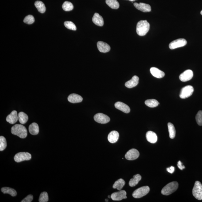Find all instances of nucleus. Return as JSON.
<instances>
[{
    "label": "nucleus",
    "instance_id": "1",
    "mask_svg": "<svg viewBox=\"0 0 202 202\" xmlns=\"http://www.w3.org/2000/svg\"><path fill=\"white\" fill-rule=\"evenodd\" d=\"M11 132L13 134L16 135L22 139L25 138L28 135L27 129L21 124H16L12 127Z\"/></svg>",
    "mask_w": 202,
    "mask_h": 202
},
{
    "label": "nucleus",
    "instance_id": "2",
    "mask_svg": "<svg viewBox=\"0 0 202 202\" xmlns=\"http://www.w3.org/2000/svg\"><path fill=\"white\" fill-rule=\"evenodd\" d=\"M149 28L150 24L147 20H141L137 23L136 32L139 36H144L149 31Z\"/></svg>",
    "mask_w": 202,
    "mask_h": 202
},
{
    "label": "nucleus",
    "instance_id": "3",
    "mask_svg": "<svg viewBox=\"0 0 202 202\" xmlns=\"http://www.w3.org/2000/svg\"><path fill=\"white\" fill-rule=\"evenodd\" d=\"M179 184L176 181H173L168 184L163 188L161 193L165 196H169L175 192L178 189Z\"/></svg>",
    "mask_w": 202,
    "mask_h": 202
},
{
    "label": "nucleus",
    "instance_id": "4",
    "mask_svg": "<svg viewBox=\"0 0 202 202\" xmlns=\"http://www.w3.org/2000/svg\"><path fill=\"white\" fill-rule=\"evenodd\" d=\"M192 194L196 198L202 200V185L199 181H196L192 190Z\"/></svg>",
    "mask_w": 202,
    "mask_h": 202
},
{
    "label": "nucleus",
    "instance_id": "5",
    "mask_svg": "<svg viewBox=\"0 0 202 202\" xmlns=\"http://www.w3.org/2000/svg\"><path fill=\"white\" fill-rule=\"evenodd\" d=\"M150 188L148 186H144L138 188L133 192L132 196L135 198H140L146 196L149 192Z\"/></svg>",
    "mask_w": 202,
    "mask_h": 202
},
{
    "label": "nucleus",
    "instance_id": "6",
    "mask_svg": "<svg viewBox=\"0 0 202 202\" xmlns=\"http://www.w3.org/2000/svg\"><path fill=\"white\" fill-rule=\"evenodd\" d=\"M193 91L194 89L192 86H186L181 89L180 94V97L181 99H186L191 96Z\"/></svg>",
    "mask_w": 202,
    "mask_h": 202
},
{
    "label": "nucleus",
    "instance_id": "7",
    "mask_svg": "<svg viewBox=\"0 0 202 202\" xmlns=\"http://www.w3.org/2000/svg\"><path fill=\"white\" fill-rule=\"evenodd\" d=\"M32 158V155L28 152H19L15 155L14 159L15 161L20 162L23 161L30 160Z\"/></svg>",
    "mask_w": 202,
    "mask_h": 202
},
{
    "label": "nucleus",
    "instance_id": "8",
    "mask_svg": "<svg viewBox=\"0 0 202 202\" xmlns=\"http://www.w3.org/2000/svg\"><path fill=\"white\" fill-rule=\"evenodd\" d=\"M187 44V41L186 39L181 38L176 39L171 42L169 45V48L171 50L183 47Z\"/></svg>",
    "mask_w": 202,
    "mask_h": 202
},
{
    "label": "nucleus",
    "instance_id": "9",
    "mask_svg": "<svg viewBox=\"0 0 202 202\" xmlns=\"http://www.w3.org/2000/svg\"><path fill=\"white\" fill-rule=\"evenodd\" d=\"M94 119L96 122L102 124L107 123L110 121V118L108 116L102 113H98L95 115L94 116Z\"/></svg>",
    "mask_w": 202,
    "mask_h": 202
},
{
    "label": "nucleus",
    "instance_id": "10",
    "mask_svg": "<svg viewBox=\"0 0 202 202\" xmlns=\"http://www.w3.org/2000/svg\"><path fill=\"white\" fill-rule=\"evenodd\" d=\"M140 153L137 150L132 149L127 152L125 158L128 160H134L138 158Z\"/></svg>",
    "mask_w": 202,
    "mask_h": 202
},
{
    "label": "nucleus",
    "instance_id": "11",
    "mask_svg": "<svg viewBox=\"0 0 202 202\" xmlns=\"http://www.w3.org/2000/svg\"><path fill=\"white\" fill-rule=\"evenodd\" d=\"M127 193L124 190L114 192L112 194L111 198L113 200L121 201L124 199H126L127 198Z\"/></svg>",
    "mask_w": 202,
    "mask_h": 202
},
{
    "label": "nucleus",
    "instance_id": "12",
    "mask_svg": "<svg viewBox=\"0 0 202 202\" xmlns=\"http://www.w3.org/2000/svg\"><path fill=\"white\" fill-rule=\"evenodd\" d=\"M193 76V72L191 70H185L179 76V79L182 82H186L191 80Z\"/></svg>",
    "mask_w": 202,
    "mask_h": 202
},
{
    "label": "nucleus",
    "instance_id": "13",
    "mask_svg": "<svg viewBox=\"0 0 202 202\" xmlns=\"http://www.w3.org/2000/svg\"><path fill=\"white\" fill-rule=\"evenodd\" d=\"M134 5L138 10L141 11L144 13L151 11V6L147 4L140 3L138 4L137 3H134Z\"/></svg>",
    "mask_w": 202,
    "mask_h": 202
},
{
    "label": "nucleus",
    "instance_id": "14",
    "mask_svg": "<svg viewBox=\"0 0 202 202\" xmlns=\"http://www.w3.org/2000/svg\"><path fill=\"white\" fill-rule=\"evenodd\" d=\"M98 50L101 53L108 52L110 50V47L107 43L102 41H99L97 43Z\"/></svg>",
    "mask_w": 202,
    "mask_h": 202
},
{
    "label": "nucleus",
    "instance_id": "15",
    "mask_svg": "<svg viewBox=\"0 0 202 202\" xmlns=\"http://www.w3.org/2000/svg\"><path fill=\"white\" fill-rule=\"evenodd\" d=\"M115 106L116 108L126 114L129 113L130 111V109L129 106L122 102H116L115 104Z\"/></svg>",
    "mask_w": 202,
    "mask_h": 202
},
{
    "label": "nucleus",
    "instance_id": "16",
    "mask_svg": "<svg viewBox=\"0 0 202 202\" xmlns=\"http://www.w3.org/2000/svg\"><path fill=\"white\" fill-rule=\"evenodd\" d=\"M18 119V115L16 110L12 111L11 114L6 117L7 122L11 124H14L17 122Z\"/></svg>",
    "mask_w": 202,
    "mask_h": 202
},
{
    "label": "nucleus",
    "instance_id": "17",
    "mask_svg": "<svg viewBox=\"0 0 202 202\" xmlns=\"http://www.w3.org/2000/svg\"><path fill=\"white\" fill-rule=\"evenodd\" d=\"M68 100L72 103H80L82 102L83 98L80 95L76 94H72L68 97Z\"/></svg>",
    "mask_w": 202,
    "mask_h": 202
},
{
    "label": "nucleus",
    "instance_id": "18",
    "mask_svg": "<svg viewBox=\"0 0 202 202\" xmlns=\"http://www.w3.org/2000/svg\"><path fill=\"white\" fill-rule=\"evenodd\" d=\"M92 21L94 24L99 26H103L104 24L103 17L97 13H95L94 14Z\"/></svg>",
    "mask_w": 202,
    "mask_h": 202
},
{
    "label": "nucleus",
    "instance_id": "19",
    "mask_svg": "<svg viewBox=\"0 0 202 202\" xmlns=\"http://www.w3.org/2000/svg\"><path fill=\"white\" fill-rule=\"evenodd\" d=\"M150 72L154 77L158 78H161L164 77L165 75L164 72L155 67L151 68L150 69Z\"/></svg>",
    "mask_w": 202,
    "mask_h": 202
},
{
    "label": "nucleus",
    "instance_id": "20",
    "mask_svg": "<svg viewBox=\"0 0 202 202\" xmlns=\"http://www.w3.org/2000/svg\"><path fill=\"white\" fill-rule=\"evenodd\" d=\"M119 137V134L117 131H113L110 132L108 136V140L110 142L114 143L117 142Z\"/></svg>",
    "mask_w": 202,
    "mask_h": 202
},
{
    "label": "nucleus",
    "instance_id": "21",
    "mask_svg": "<svg viewBox=\"0 0 202 202\" xmlns=\"http://www.w3.org/2000/svg\"><path fill=\"white\" fill-rule=\"evenodd\" d=\"M146 136L147 140L150 143H155L157 141L158 137L156 134L152 131L147 132Z\"/></svg>",
    "mask_w": 202,
    "mask_h": 202
},
{
    "label": "nucleus",
    "instance_id": "22",
    "mask_svg": "<svg viewBox=\"0 0 202 202\" xmlns=\"http://www.w3.org/2000/svg\"><path fill=\"white\" fill-rule=\"evenodd\" d=\"M139 81V78L137 76H133L131 80L125 83V87L129 88H133L137 85Z\"/></svg>",
    "mask_w": 202,
    "mask_h": 202
},
{
    "label": "nucleus",
    "instance_id": "23",
    "mask_svg": "<svg viewBox=\"0 0 202 202\" xmlns=\"http://www.w3.org/2000/svg\"><path fill=\"white\" fill-rule=\"evenodd\" d=\"M29 132L31 134L33 135H37L39 132V127L38 124L36 123L33 122L29 125Z\"/></svg>",
    "mask_w": 202,
    "mask_h": 202
},
{
    "label": "nucleus",
    "instance_id": "24",
    "mask_svg": "<svg viewBox=\"0 0 202 202\" xmlns=\"http://www.w3.org/2000/svg\"><path fill=\"white\" fill-rule=\"evenodd\" d=\"M142 179L141 176L139 174L135 175L133 176V178L130 180L129 182V185L131 187L135 186L137 185L139 181Z\"/></svg>",
    "mask_w": 202,
    "mask_h": 202
},
{
    "label": "nucleus",
    "instance_id": "25",
    "mask_svg": "<svg viewBox=\"0 0 202 202\" xmlns=\"http://www.w3.org/2000/svg\"><path fill=\"white\" fill-rule=\"evenodd\" d=\"M125 181L122 179H120L115 182L114 185H113V188L114 189H117L118 191H121L125 185Z\"/></svg>",
    "mask_w": 202,
    "mask_h": 202
},
{
    "label": "nucleus",
    "instance_id": "26",
    "mask_svg": "<svg viewBox=\"0 0 202 202\" xmlns=\"http://www.w3.org/2000/svg\"><path fill=\"white\" fill-rule=\"evenodd\" d=\"M35 6L38 9V11L41 13H44L46 11V7L44 4L40 1H37L35 3Z\"/></svg>",
    "mask_w": 202,
    "mask_h": 202
},
{
    "label": "nucleus",
    "instance_id": "27",
    "mask_svg": "<svg viewBox=\"0 0 202 202\" xmlns=\"http://www.w3.org/2000/svg\"><path fill=\"white\" fill-rule=\"evenodd\" d=\"M1 191L4 194L8 193L12 196H17V193L16 191L13 188L9 187H4L1 189Z\"/></svg>",
    "mask_w": 202,
    "mask_h": 202
},
{
    "label": "nucleus",
    "instance_id": "28",
    "mask_svg": "<svg viewBox=\"0 0 202 202\" xmlns=\"http://www.w3.org/2000/svg\"><path fill=\"white\" fill-rule=\"evenodd\" d=\"M106 4L113 9H118L119 4L117 0H106Z\"/></svg>",
    "mask_w": 202,
    "mask_h": 202
},
{
    "label": "nucleus",
    "instance_id": "29",
    "mask_svg": "<svg viewBox=\"0 0 202 202\" xmlns=\"http://www.w3.org/2000/svg\"><path fill=\"white\" fill-rule=\"evenodd\" d=\"M168 127L169 136L171 139H174L176 136V129H175L174 125L171 123L169 122L168 124Z\"/></svg>",
    "mask_w": 202,
    "mask_h": 202
},
{
    "label": "nucleus",
    "instance_id": "30",
    "mask_svg": "<svg viewBox=\"0 0 202 202\" xmlns=\"http://www.w3.org/2000/svg\"><path fill=\"white\" fill-rule=\"evenodd\" d=\"M18 119L20 123L24 124L28 121V117L25 113L23 112H20L18 114Z\"/></svg>",
    "mask_w": 202,
    "mask_h": 202
},
{
    "label": "nucleus",
    "instance_id": "31",
    "mask_svg": "<svg viewBox=\"0 0 202 202\" xmlns=\"http://www.w3.org/2000/svg\"><path fill=\"white\" fill-rule=\"evenodd\" d=\"M145 104L146 105L151 108L156 107L159 104V103L157 100L155 99H149L146 100Z\"/></svg>",
    "mask_w": 202,
    "mask_h": 202
},
{
    "label": "nucleus",
    "instance_id": "32",
    "mask_svg": "<svg viewBox=\"0 0 202 202\" xmlns=\"http://www.w3.org/2000/svg\"><path fill=\"white\" fill-rule=\"evenodd\" d=\"M62 8L64 11H69L73 10L74 7L72 3L68 2V1H65L63 4Z\"/></svg>",
    "mask_w": 202,
    "mask_h": 202
},
{
    "label": "nucleus",
    "instance_id": "33",
    "mask_svg": "<svg viewBox=\"0 0 202 202\" xmlns=\"http://www.w3.org/2000/svg\"><path fill=\"white\" fill-rule=\"evenodd\" d=\"M7 147V142L6 139L4 136L0 137V151H3L5 150Z\"/></svg>",
    "mask_w": 202,
    "mask_h": 202
},
{
    "label": "nucleus",
    "instance_id": "34",
    "mask_svg": "<svg viewBox=\"0 0 202 202\" xmlns=\"http://www.w3.org/2000/svg\"><path fill=\"white\" fill-rule=\"evenodd\" d=\"M48 200V194L47 192H43L41 194L39 198V202H47Z\"/></svg>",
    "mask_w": 202,
    "mask_h": 202
},
{
    "label": "nucleus",
    "instance_id": "35",
    "mask_svg": "<svg viewBox=\"0 0 202 202\" xmlns=\"http://www.w3.org/2000/svg\"><path fill=\"white\" fill-rule=\"evenodd\" d=\"M64 25L67 28L70 30L76 31V29H77L75 25L71 21H65L64 23Z\"/></svg>",
    "mask_w": 202,
    "mask_h": 202
},
{
    "label": "nucleus",
    "instance_id": "36",
    "mask_svg": "<svg viewBox=\"0 0 202 202\" xmlns=\"http://www.w3.org/2000/svg\"><path fill=\"white\" fill-rule=\"evenodd\" d=\"M35 18H34L33 16L32 15H29L26 17L23 21L26 24H33L35 22Z\"/></svg>",
    "mask_w": 202,
    "mask_h": 202
},
{
    "label": "nucleus",
    "instance_id": "37",
    "mask_svg": "<svg viewBox=\"0 0 202 202\" xmlns=\"http://www.w3.org/2000/svg\"><path fill=\"white\" fill-rule=\"evenodd\" d=\"M196 122L200 126L202 125V111L200 110L197 113L196 117Z\"/></svg>",
    "mask_w": 202,
    "mask_h": 202
},
{
    "label": "nucleus",
    "instance_id": "38",
    "mask_svg": "<svg viewBox=\"0 0 202 202\" xmlns=\"http://www.w3.org/2000/svg\"><path fill=\"white\" fill-rule=\"evenodd\" d=\"M33 200V196L32 195H29L24 198L21 202H31Z\"/></svg>",
    "mask_w": 202,
    "mask_h": 202
},
{
    "label": "nucleus",
    "instance_id": "39",
    "mask_svg": "<svg viewBox=\"0 0 202 202\" xmlns=\"http://www.w3.org/2000/svg\"><path fill=\"white\" fill-rule=\"evenodd\" d=\"M177 166H178L179 168L181 170H182L184 169L185 168V166L182 165V163L180 161H179L178 163H177Z\"/></svg>",
    "mask_w": 202,
    "mask_h": 202
},
{
    "label": "nucleus",
    "instance_id": "40",
    "mask_svg": "<svg viewBox=\"0 0 202 202\" xmlns=\"http://www.w3.org/2000/svg\"><path fill=\"white\" fill-rule=\"evenodd\" d=\"M166 170L169 173H170L171 174H172V173L174 172L175 168L174 166H171L170 167L166 169Z\"/></svg>",
    "mask_w": 202,
    "mask_h": 202
},
{
    "label": "nucleus",
    "instance_id": "41",
    "mask_svg": "<svg viewBox=\"0 0 202 202\" xmlns=\"http://www.w3.org/2000/svg\"><path fill=\"white\" fill-rule=\"evenodd\" d=\"M128 1H132V2H133V1H136V0H128Z\"/></svg>",
    "mask_w": 202,
    "mask_h": 202
},
{
    "label": "nucleus",
    "instance_id": "42",
    "mask_svg": "<svg viewBox=\"0 0 202 202\" xmlns=\"http://www.w3.org/2000/svg\"><path fill=\"white\" fill-rule=\"evenodd\" d=\"M108 196L109 198H111V196Z\"/></svg>",
    "mask_w": 202,
    "mask_h": 202
},
{
    "label": "nucleus",
    "instance_id": "43",
    "mask_svg": "<svg viewBox=\"0 0 202 202\" xmlns=\"http://www.w3.org/2000/svg\"><path fill=\"white\" fill-rule=\"evenodd\" d=\"M201 14L202 15V10L201 11Z\"/></svg>",
    "mask_w": 202,
    "mask_h": 202
}]
</instances>
